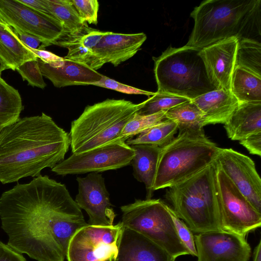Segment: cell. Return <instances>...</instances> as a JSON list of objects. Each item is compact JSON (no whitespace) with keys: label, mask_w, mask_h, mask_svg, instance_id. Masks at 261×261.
Segmentation results:
<instances>
[{"label":"cell","mask_w":261,"mask_h":261,"mask_svg":"<svg viewBox=\"0 0 261 261\" xmlns=\"http://www.w3.org/2000/svg\"><path fill=\"white\" fill-rule=\"evenodd\" d=\"M7 245L37 261H64L70 239L88 224L65 185L40 175L0 197Z\"/></svg>","instance_id":"cell-1"},{"label":"cell","mask_w":261,"mask_h":261,"mask_svg":"<svg viewBox=\"0 0 261 261\" xmlns=\"http://www.w3.org/2000/svg\"><path fill=\"white\" fill-rule=\"evenodd\" d=\"M69 146V134L45 113L20 118L0 130V182L38 176L63 161Z\"/></svg>","instance_id":"cell-2"},{"label":"cell","mask_w":261,"mask_h":261,"mask_svg":"<svg viewBox=\"0 0 261 261\" xmlns=\"http://www.w3.org/2000/svg\"><path fill=\"white\" fill-rule=\"evenodd\" d=\"M190 16L194 24L186 46L202 49L231 37L260 42V0H206Z\"/></svg>","instance_id":"cell-3"},{"label":"cell","mask_w":261,"mask_h":261,"mask_svg":"<svg viewBox=\"0 0 261 261\" xmlns=\"http://www.w3.org/2000/svg\"><path fill=\"white\" fill-rule=\"evenodd\" d=\"M216 160L192 177L169 188L166 198L176 216L196 233L222 230Z\"/></svg>","instance_id":"cell-4"},{"label":"cell","mask_w":261,"mask_h":261,"mask_svg":"<svg viewBox=\"0 0 261 261\" xmlns=\"http://www.w3.org/2000/svg\"><path fill=\"white\" fill-rule=\"evenodd\" d=\"M221 148L203 128L179 130L161 147L153 189L169 188L192 177L214 162Z\"/></svg>","instance_id":"cell-5"},{"label":"cell","mask_w":261,"mask_h":261,"mask_svg":"<svg viewBox=\"0 0 261 261\" xmlns=\"http://www.w3.org/2000/svg\"><path fill=\"white\" fill-rule=\"evenodd\" d=\"M145 103V100L134 103L124 99H107L87 106L71 123L72 153L84 152L121 140L123 129Z\"/></svg>","instance_id":"cell-6"},{"label":"cell","mask_w":261,"mask_h":261,"mask_svg":"<svg viewBox=\"0 0 261 261\" xmlns=\"http://www.w3.org/2000/svg\"><path fill=\"white\" fill-rule=\"evenodd\" d=\"M200 50L186 45L170 46L159 57H153L157 92L192 100L216 90L208 79Z\"/></svg>","instance_id":"cell-7"},{"label":"cell","mask_w":261,"mask_h":261,"mask_svg":"<svg viewBox=\"0 0 261 261\" xmlns=\"http://www.w3.org/2000/svg\"><path fill=\"white\" fill-rule=\"evenodd\" d=\"M120 210L124 227L145 237L175 258L190 254L178 236L167 205L160 199H135Z\"/></svg>","instance_id":"cell-8"},{"label":"cell","mask_w":261,"mask_h":261,"mask_svg":"<svg viewBox=\"0 0 261 261\" xmlns=\"http://www.w3.org/2000/svg\"><path fill=\"white\" fill-rule=\"evenodd\" d=\"M217 178L221 229L245 237L249 232L260 226L261 213L253 206L219 166Z\"/></svg>","instance_id":"cell-9"},{"label":"cell","mask_w":261,"mask_h":261,"mask_svg":"<svg viewBox=\"0 0 261 261\" xmlns=\"http://www.w3.org/2000/svg\"><path fill=\"white\" fill-rule=\"evenodd\" d=\"M123 226L121 222L111 226L89 224L77 230L70 240L68 261H115Z\"/></svg>","instance_id":"cell-10"},{"label":"cell","mask_w":261,"mask_h":261,"mask_svg":"<svg viewBox=\"0 0 261 261\" xmlns=\"http://www.w3.org/2000/svg\"><path fill=\"white\" fill-rule=\"evenodd\" d=\"M134 156L132 147L125 141L119 140L84 152L72 153L51 171L65 176L116 170L131 164Z\"/></svg>","instance_id":"cell-11"},{"label":"cell","mask_w":261,"mask_h":261,"mask_svg":"<svg viewBox=\"0 0 261 261\" xmlns=\"http://www.w3.org/2000/svg\"><path fill=\"white\" fill-rule=\"evenodd\" d=\"M0 22L39 39L42 42L39 49L54 44L65 33L60 21L19 0H0Z\"/></svg>","instance_id":"cell-12"},{"label":"cell","mask_w":261,"mask_h":261,"mask_svg":"<svg viewBox=\"0 0 261 261\" xmlns=\"http://www.w3.org/2000/svg\"><path fill=\"white\" fill-rule=\"evenodd\" d=\"M216 161L253 206L261 213V179L254 161L231 148H222Z\"/></svg>","instance_id":"cell-13"},{"label":"cell","mask_w":261,"mask_h":261,"mask_svg":"<svg viewBox=\"0 0 261 261\" xmlns=\"http://www.w3.org/2000/svg\"><path fill=\"white\" fill-rule=\"evenodd\" d=\"M78 193L75 201L89 216L88 224L94 226L113 225L116 214L110 200L105 178L102 175L91 172L84 177H77Z\"/></svg>","instance_id":"cell-14"},{"label":"cell","mask_w":261,"mask_h":261,"mask_svg":"<svg viewBox=\"0 0 261 261\" xmlns=\"http://www.w3.org/2000/svg\"><path fill=\"white\" fill-rule=\"evenodd\" d=\"M197 261H248L251 247L245 237L222 230L194 236Z\"/></svg>","instance_id":"cell-15"},{"label":"cell","mask_w":261,"mask_h":261,"mask_svg":"<svg viewBox=\"0 0 261 261\" xmlns=\"http://www.w3.org/2000/svg\"><path fill=\"white\" fill-rule=\"evenodd\" d=\"M238 42L236 37H231L200 50L208 79L216 90L230 91Z\"/></svg>","instance_id":"cell-16"},{"label":"cell","mask_w":261,"mask_h":261,"mask_svg":"<svg viewBox=\"0 0 261 261\" xmlns=\"http://www.w3.org/2000/svg\"><path fill=\"white\" fill-rule=\"evenodd\" d=\"M43 76L57 88L73 85H92L100 81L103 75L86 65L63 57L59 62L47 64L37 58Z\"/></svg>","instance_id":"cell-17"},{"label":"cell","mask_w":261,"mask_h":261,"mask_svg":"<svg viewBox=\"0 0 261 261\" xmlns=\"http://www.w3.org/2000/svg\"><path fill=\"white\" fill-rule=\"evenodd\" d=\"M146 38L143 33L121 34L109 32L92 50L104 64L110 63L116 67L136 55Z\"/></svg>","instance_id":"cell-18"},{"label":"cell","mask_w":261,"mask_h":261,"mask_svg":"<svg viewBox=\"0 0 261 261\" xmlns=\"http://www.w3.org/2000/svg\"><path fill=\"white\" fill-rule=\"evenodd\" d=\"M175 259L145 237L123 227L115 261H175Z\"/></svg>","instance_id":"cell-19"},{"label":"cell","mask_w":261,"mask_h":261,"mask_svg":"<svg viewBox=\"0 0 261 261\" xmlns=\"http://www.w3.org/2000/svg\"><path fill=\"white\" fill-rule=\"evenodd\" d=\"M202 111L205 125L221 123L228 120L239 102L230 91L214 90L191 100Z\"/></svg>","instance_id":"cell-20"},{"label":"cell","mask_w":261,"mask_h":261,"mask_svg":"<svg viewBox=\"0 0 261 261\" xmlns=\"http://www.w3.org/2000/svg\"><path fill=\"white\" fill-rule=\"evenodd\" d=\"M224 128L229 139L237 141L261 132V102L239 103Z\"/></svg>","instance_id":"cell-21"},{"label":"cell","mask_w":261,"mask_h":261,"mask_svg":"<svg viewBox=\"0 0 261 261\" xmlns=\"http://www.w3.org/2000/svg\"><path fill=\"white\" fill-rule=\"evenodd\" d=\"M135 151L131 164L133 175L139 182L144 184L146 199L153 194V184L161 147L150 144H136L130 146Z\"/></svg>","instance_id":"cell-22"},{"label":"cell","mask_w":261,"mask_h":261,"mask_svg":"<svg viewBox=\"0 0 261 261\" xmlns=\"http://www.w3.org/2000/svg\"><path fill=\"white\" fill-rule=\"evenodd\" d=\"M0 58L14 71L24 62L37 59L18 39L12 29L2 22H0Z\"/></svg>","instance_id":"cell-23"},{"label":"cell","mask_w":261,"mask_h":261,"mask_svg":"<svg viewBox=\"0 0 261 261\" xmlns=\"http://www.w3.org/2000/svg\"><path fill=\"white\" fill-rule=\"evenodd\" d=\"M43 2L51 14L62 24L65 34L77 36L93 30L81 20L70 0H43Z\"/></svg>","instance_id":"cell-24"},{"label":"cell","mask_w":261,"mask_h":261,"mask_svg":"<svg viewBox=\"0 0 261 261\" xmlns=\"http://www.w3.org/2000/svg\"><path fill=\"white\" fill-rule=\"evenodd\" d=\"M230 91L239 103L261 102V76L236 67L232 76Z\"/></svg>","instance_id":"cell-25"},{"label":"cell","mask_w":261,"mask_h":261,"mask_svg":"<svg viewBox=\"0 0 261 261\" xmlns=\"http://www.w3.org/2000/svg\"><path fill=\"white\" fill-rule=\"evenodd\" d=\"M23 109L18 91L7 83L0 74V126L3 128L18 121Z\"/></svg>","instance_id":"cell-26"},{"label":"cell","mask_w":261,"mask_h":261,"mask_svg":"<svg viewBox=\"0 0 261 261\" xmlns=\"http://www.w3.org/2000/svg\"><path fill=\"white\" fill-rule=\"evenodd\" d=\"M178 126L174 121L165 119L151 127L135 138H130L125 141L132 146L136 144H150L163 147L170 143L177 133Z\"/></svg>","instance_id":"cell-27"},{"label":"cell","mask_w":261,"mask_h":261,"mask_svg":"<svg viewBox=\"0 0 261 261\" xmlns=\"http://www.w3.org/2000/svg\"><path fill=\"white\" fill-rule=\"evenodd\" d=\"M165 118L176 123L179 130L202 128L205 125L204 115L191 100L178 105L166 111Z\"/></svg>","instance_id":"cell-28"},{"label":"cell","mask_w":261,"mask_h":261,"mask_svg":"<svg viewBox=\"0 0 261 261\" xmlns=\"http://www.w3.org/2000/svg\"><path fill=\"white\" fill-rule=\"evenodd\" d=\"M54 44L68 49V53L64 57L65 59L86 65L95 70L104 65L92 50L82 46L73 37L67 34L62 36Z\"/></svg>","instance_id":"cell-29"},{"label":"cell","mask_w":261,"mask_h":261,"mask_svg":"<svg viewBox=\"0 0 261 261\" xmlns=\"http://www.w3.org/2000/svg\"><path fill=\"white\" fill-rule=\"evenodd\" d=\"M240 67L261 76V43L251 39L238 42L236 67Z\"/></svg>","instance_id":"cell-30"},{"label":"cell","mask_w":261,"mask_h":261,"mask_svg":"<svg viewBox=\"0 0 261 261\" xmlns=\"http://www.w3.org/2000/svg\"><path fill=\"white\" fill-rule=\"evenodd\" d=\"M189 99L164 92H155V95L145 100L143 107L137 113L141 115H149L166 111Z\"/></svg>","instance_id":"cell-31"},{"label":"cell","mask_w":261,"mask_h":261,"mask_svg":"<svg viewBox=\"0 0 261 261\" xmlns=\"http://www.w3.org/2000/svg\"><path fill=\"white\" fill-rule=\"evenodd\" d=\"M165 119V111L149 115H141L136 112L123 129L120 139L126 141L133 138Z\"/></svg>","instance_id":"cell-32"},{"label":"cell","mask_w":261,"mask_h":261,"mask_svg":"<svg viewBox=\"0 0 261 261\" xmlns=\"http://www.w3.org/2000/svg\"><path fill=\"white\" fill-rule=\"evenodd\" d=\"M16 70L23 81L28 82L29 85L42 89L46 86L40 71L37 59L23 63L18 66Z\"/></svg>","instance_id":"cell-33"},{"label":"cell","mask_w":261,"mask_h":261,"mask_svg":"<svg viewBox=\"0 0 261 261\" xmlns=\"http://www.w3.org/2000/svg\"><path fill=\"white\" fill-rule=\"evenodd\" d=\"M70 1L82 21L89 24H97L99 5L97 0Z\"/></svg>","instance_id":"cell-34"},{"label":"cell","mask_w":261,"mask_h":261,"mask_svg":"<svg viewBox=\"0 0 261 261\" xmlns=\"http://www.w3.org/2000/svg\"><path fill=\"white\" fill-rule=\"evenodd\" d=\"M167 208L172 218L177 233L180 240L190 252V254L197 256L194 236L187 224L179 218L171 207Z\"/></svg>","instance_id":"cell-35"},{"label":"cell","mask_w":261,"mask_h":261,"mask_svg":"<svg viewBox=\"0 0 261 261\" xmlns=\"http://www.w3.org/2000/svg\"><path fill=\"white\" fill-rule=\"evenodd\" d=\"M92 85L115 90L127 94H139L152 96L155 94V92L145 91L123 84L103 75L100 81L93 84Z\"/></svg>","instance_id":"cell-36"},{"label":"cell","mask_w":261,"mask_h":261,"mask_svg":"<svg viewBox=\"0 0 261 261\" xmlns=\"http://www.w3.org/2000/svg\"><path fill=\"white\" fill-rule=\"evenodd\" d=\"M109 33V32H102L93 29L89 32L82 35L70 36L73 37L82 46L92 50L98 44L101 39Z\"/></svg>","instance_id":"cell-37"},{"label":"cell","mask_w":261,"mask_h":261,"mask_svg":"<svg viewBox=\"0 0 261 261\" xmlns=\"http://www.w3.org/2000/svg\"><path fill=\"white\" fill-rule=\"evenodd\" d=\"M240 143L250 152L259 156L261 155V132L253 134L241 140Z\"/></svg>","instance_id":"cell-38"},{"label":"cell","mask_w":261,"mask_h":261,"mask_svg":"<svg viewBox=\"0 0 261 261\" xmlns=\"http://www.w3.org/2000/svg\"><path fill=\"white\" fill-rule=\"evenodd\" d=\"M0 261H27L20 253L0 241Z\"/></svg>","instance_id":"cell-39"},{"label":"cell","mask_w":261,"mask_h":261,"mask_svg":"<svg viewBox=\"0 0 261 261\" xmlns=\"http://www.w3.org/2000/svg\"><path fill=\"white\" fill-rule=\"evenodd\" d=\"M26 47L28 50L34 54L38 59L47 64L55 63L62 61L63 59V57L58 56L50 51L43 49H33L27 46H26Z\"/></svg>","instance_id":"cell-40"},{"label":"cell","mask_w":261,"mask_h":261,"mask_svg":"<svg viewBox=\"0 0 261 261\" xmlns=\"http://www.w3.org/2000/svg\"><path fill=\"white\" fill-rule=\"evenodd\" d=\"M12 29L18 39L28 47L33 49H37L42 44L41 41L35 37L20 31Z\"/></svg>","instance_id":"cell-41"},{"label":"cell","mask_w":261,"mask_h":261,"mask_svg":"<svg viewBox=\"0 0 261 261\" xmlns=\"http://www.w3.org/2000/svg\"><path fill=\"white\" fill-rule=\"evenodd\" d=\"M21 3L42 14L57 19L47 9L43 0H19ZM58 20V19H57Z\"/></svg>","instance_id":"cell-42"},{"label":"cell","mask_w":261,"mask_h":261,"mask_svg":"<svg viewBox=\"0 0 261 261\" xmlns=\"http://www.w3.org/2000/svg\"><path fill=\"white\" fill-rule=\"evenodd\" d=\"M253 261H261V241L255 248L253 254Z\"/></svg>","instance_id":"cell-43"},{"label":"cell","mask_w":261,"mask_h":261,"mask_svg":"<svg viewBox=\"0 0 261 261\" xmlns=\"http://www.w3.org/2000/svg\"><path fill=\"white\" fill-rule=\"evenodd\" d=\"M8 69H9V68L0 58V74H1L2 71Z\"/></svg>","instance_id":"cell-44"},{"label":"cell","mask_w":261,"mask_h":261,"mask_svg":"<svg viewBox=\"0 0 261 261\" xmlns=\"http://www.w3.org/2000/svg\"><path fill=\"white\" fill-rule=\"evenodd\" d=\"M2 128V127L1 126H0V130Z\"/></svg>","instance_id":"cell-45"}]
</instances>
